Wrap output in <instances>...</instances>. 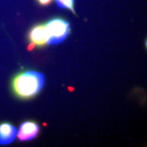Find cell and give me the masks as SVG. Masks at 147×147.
<instances>
[{
	"mask_svg": "<svg viewBox=\"0 0 147 147\" xmlns=\"http://www.w3.org/2000/svg\"><path fill=\"white\" fill-rule=\"evenodd\" d=\"M45 82L43 74L38 71H28L19 74L12 81V88L19 97L27 99L36 95L42 89Z\"/></svg>",
	"mask_w": 147,
	"mask_h": 147,
	"instance_id": "1",
	"label": "cell"
},
{
	"mask_svg": "<svg viewBox=\"0 0 147 147\" xmlns=\"http://www.w3.org/2000/svg\"><path fill=\"white\" fill-rule=\"evenodd\" d=\"M47 43L49 45H56L63 42L68 36L69 24L61 18H54L48 22L45 26Z\"/></svg>",
	"mask_w": 147,
	"mask_h": 147,
	"instance_id": "2",
	"label": "cell"
},
{
	"mask_svg": "<svg viewBox=\"0 0 147 147\" xmlns=\"http://www.w3.org/2000/svg\"><path fill=\"white\" fill-rule=\"evenodd\" d=\"M39 132L38 125L31 121L24 122L20 126L18 134V138L21 141H27L34 138Z\"/></svg>",
	"mask_w": 147,
	"mask_h": 147,
	"instance_id": "3",
	"label": "cell"
},
{
	"mask_svg": "<svg viewBox=\"0 0 147 147\" xmlns=\"http://www.w3.org/2000/svg\"><path fill=\"white\" fill-rule=\"evenodd\" d=\"M17 134L16 129L12 125L3 123L0 125V144H11Z\"/></svg>",
	"mask_w": 147,
	"mask_h": 147,
	"instance_id": "4",
	"label": "cell"
},
{
	"mask_svg": "<svg viewBox=\"0 0 147 147\" xmlns=\"http://www.w3.org/2000/svg\"><path fill=\"white\" fill-rule=\"evenodd\" d=\"M29 40L34 45L38 47L45 46L47 44L45 26L38 25L33 27L29 33Z\"/></svg>",
	"mask_w": 147,
	"mask_h": 147,
	"instance_id": "5",
	"label": "cell"
},
{
	"mask_svg": "<svg viewBox=\"0 0 147 147\" xmlns=\"http://www.w3.org/2000/svg\"><path fill=\"white\" fill-rule=\"evenodd\" d=\"M57 4L61 8H66L75 13L74 0H55Z\"/></svg>",
	"mask_w": 147,
	"mask_h": 147,
	"instance_id": "6",
	"label": "cell"
},
{
	"mask_svg": "<svg viewBox=\"0 0 147 147\" xmlns=\"http://www.w3.org/2000/svg\"><path fill=\"white\" fill-rule=\"evenodd\" d=\"M38 3L42 5H48L52 1V0H37Z\"/></svg>",
	"mask_w": 147,
	"mask_h": 147,
	"instance_id": "7",
	"label": "cell"
}]
</instances>
